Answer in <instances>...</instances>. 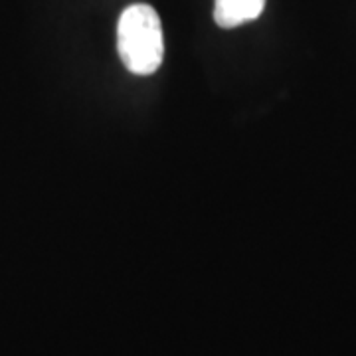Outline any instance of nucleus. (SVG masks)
Returning <instances> with one entry per match:
<instances>
[{
  "instance_id": "obj_1",
  "label": "nucleus",
  "mask_w": 356,
  "mask_h": 356,
  "mask_svg": "<svg viewBox=\"0 0 356 356\" xmlns=\"http://www.w3.org/2000/svg\"><path fill=\"white\" fill-rule=\"evenodd\" d=\"M117 50L131 74L151 76L165 56L161 18L149 4L125 8L117 24Z\"/></svg>"
},
{
  "instance_id": "obj_2",
  "label": "nucleus",
  "mask_w": 356,
  "mask_h": 356,
  "mask_svg": "<svg viewBox=\"0 0 356 356\" xmlns=\"http://www.w3.org/2000/svg\"><path fill=\"white\" fill-rule=\"evenodd\" d=\"M266 8V0H216L214 20L220 28H238L255 20Z\"/></svg>"
}]
</instances>
